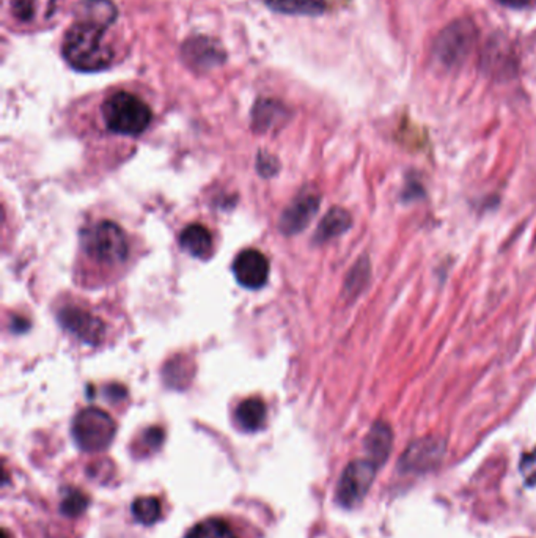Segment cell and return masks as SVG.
<instances>
[{"mask_svg": "<svg viewBox=\"0 0 536 538\" xmlns=\"http://www.w3.org/2000/svg\"><path fill=\"white\" fill-rule=\"evenodd\" d=\"M236 420L244 431H257L265 425L266 406L259 399H247L236 410Z\"/></svg>", "mask_w": 536, "mask_h": 538, "instance_id": "obj_15", "label": "cell"}, {"mask_svg": "<svg viewBox=\"0 0 536 538\" xmlns=\"http://www.w3.org/2000/svg\"><path fill=\"white\" fill-rule=\"evenodd\" d=\"M186 538H236V535L225 521L211 518L192 527Z\"/></svg>", "mask_w": 536, "mask_h": 538, "instance_id": "obj_18", "label": "cell"}, {"mask_svg": "<svg viewBox=\"0 0 536 538\" xmlns=\"http://www.w3.org/2000/svg\"><path fill=\"white\" fill-rule=\"evenodd\" d=\"M391 445H393V433L391 425L385 422H376L373 425L365 439L368 460L374 463L378 468L382 466L391 455Z\"/></svg>", "mask_w": 536, "mask_h": 538, "instance_id": "obj_12", "label": "cell"}, {"mask_svg": "<svg viewBox=\"0 0 536 538\" xmlns=\"http://www.w3.org/2000/svg\"><path fill=\"white\" fill-rule=\"evenodd\" d=\"M233 273L241 286L257 290L269 278V260L257 249H246L234 260Z\"/></svg>", "mask_w": 536, "mask_h": 538, "instance_id": "obj_8", "label": "cell"}, {"mask_svg": "<svg viewBox=\"0 0 536 538\" xmlns=\"http://www.w3.org/2000/svg\"><path fill=\"white\" fill-rule=\"evenodd\" d=\"M519 469H521L525 485L536 487V452L523 454Z\"/></svg>", "mask_w": 536, "mask_h": 538, "instance_id": "obj_22", "label": "cell"}, {"mask_svg": "<svg viewBox=\"0 0 536 538\" xmlns=\"http://www.w3.org/2000/svg\"><path fill=\"white\" fill-rule=\"evenodd\" d=\"M278 163L271 154H261L259 158V171L265 177H272L278 171Z\"/></svg>", "mask_w": 536, "mask_h": 538, "instance_id": "obj_23", "label": "cell"}, {"mask_svg": "<svg viewBox=\"0 0 536 538\" xmlns=\"http://www.w3.org/2000/svg\"><path fill=\"white\" fill-rule=\"evenodd\" d=\"M284 114V109L280 108V104L271 100L259 102L257 108L253 110V125L257 129H268L272 127L278 117Z\"/></svg>", "mask_w": 536, "mask_h": 538, "instance_id": "obj_19", "label": "cell"}, {"mask_svg": "<svg viewBox=\"0 0 536 538\" xmlns=\"http://www.w3.org/2000/svg\"><path fill=\"white\" fill-rule=\"evenodd\" d=\"M87 507H89L87 496L76 489V491H70L65 496L62 506H60V512L64 513L65 516H68V518H76L87 510Z\"/></svg>", "mask_w": 536, "mask_h": 538, "instance_id": "obj_20", "label": "cell"}, {"mask_svg": "<svg viewBox=\"0 0 536 538\" xmlns=\"http://www.w3.org/2000/svg\"><path fill=\"white\" fill-rule=\"evenodd\" d=\"M320 208V196L316 192H303L291 203L285 211L280 221V228L286 234H294L303 232L315 217Z\"/></svg>", "mask_w": 536, "mask_h": 538, "instance_id": "obj_10", "label": "cell"}, {"mask_svg": "<svg viewBox=\"0 0 536 538\" xmlns=\"http://www.w3.org/2000/svg\"><path fill=\"white\" fill-rule=\"evenodd\" d=\"M163 439H164V433H163L161 428H150V430H146L145 441L148 445L159 447L163 444Z\"/></svg>", "mask_w": 536, "mask_h": 538, "instance_id": "obj_24", "label": "cell"}, {"mask_svg": "<svg viewBox=\"0 0 536 538\" xmlns=\"http://www.w3.org/2000/svg\"><path fill=\"white\" fill-rule=\"evenodd\" d=\"M368 269L370 268H368V261L366 260H362L357 265L354 266L351 276L347 279V287H349L351 292H357L362 287L366 286V280H368V276H370Z\"/></svg>", "mask_w": 536, "mask_h": 538, "instance_id": "obj_21", "label": "cell"}, {"mask_svg": "<svg viewBox=\"0 0 536 538\" xmlns=\"http://www.w3.org/2000/svg\"><path fill=\"white\" fill-rule=\"evenodd\" d=\"M101 110L106 127L121 136H139L152 123V109L139 96L127 92L109 96Z\"/></svg>", "mask_w": 536, "mask_h": 538, "instance_id": "obj_2", "label": "cell"}, {"mask_svg": "<svg viewBox=\"0 0 536 538\" xmlns=\"http://www.w3.org/2000/svg\"><path fill=\"white\" fill-rule=\"evenodd\" d=\"M133 515L136 521H139L140 525H152L161 519L163 507H161V502L156 498L144 496V498L134 500Z\"/></svg>", "mask_w": 536, "mask_h": 538, "instance_id": "obj_17", "label": "cell"}, {"mask_svg": "<svg viewBox=\"0 0 536 538\" xmlns=\"http://www.w3.org/2000/svg\"><path fill=\"white\" fill-rule=\"evenodd\" d=\"M83 249L90 259L101 265H120L127 257V234L117 224L98 222L83 234Z\"/></svg>", "mask_w": 536, "mask_h": 538, "instance_id": "obj_3", "label": "cell"}, {"mask_svg": "<svg viewBox=\"0 0 536 538\" xmlns=\"http://www.w3.org/2000/svg\"><path fill=\"white\" fill-rule=\"evenodd\" d=\"M115 20L117 8L112 0H83L76 7V21L65 35V60L83 73L109 68L114 51L104 39Z\"/></svg>", "mask_w": 536, "mask_h": 538, "instance_id": "obj_1", "label": "cell"}, {"mask_svg": "<svg viewBox=\"0 0 536 538\" xmlns=\"http://www.w3.org/2000/svg\"><path fill=\"white\" fill-rule=\"evenodd\" d=\"M268 7L277 13L316 16L324 13L326 0H268Z\"/></svg>", "mask_w": 536, "mask_h": 538, "instance_id": "obj_16", "label": "cell"}, {"mask_svg": "<svg viewBox=\"0 0 536 538\" xmlns=\"http://www.w3.org/2000/svg\"><path fill=\"white\" fill-rule=\"evenodd\" d=\"M447 444L441 437H425L410 443L400 458L398 468L408 474H420L435 469L445 455Z\"/></svg>", "mask_w": 536, "mask_h": 538, "instance_id": "obj_7", "label": "cell"}, {"mask_svg": "<svg viewBox=\"0 0 536 538\" xmlns=\"http://www.w3.org/2000/svg\"><path fill=\"white\" fill-rule=\"evenodd\" d=\"M477 31L470 21H456L450 24L435 41V54L445 66H456L472 51Z\"/></svg>", "mask_w": 536, "mask_h": 538, "instance_id": "obj_5", "label": "cell"}, {"mask_svg": "<svg viewBox=\"0 0 536 538\" xmlns=\"http://www.w3.org/2000/svg\"><path fill=\"white\" fill-rule=\"evenodd\" d=\"M497 2H500L502 5H506V7L521 8L525 7L530 0H497Z\"/></svg>", "mask_w": 536, "mask_h": 538, "instance_id": "obj_25", "label": "cell"}, {"mask_svg": "<svg viewBox=\"0 0 536 538\" xmlns=\"http://www.w3.org/2000/svg\"><path fill=\"white\" fill-rule=\"evenodd\" d=\"M4 538H8L7 532L4 531Z\"/></svg>", "mask_w": 536, "mask_h": 538, "instance_id": "obj_26", "label": "cell"}, {"mask_svg": "<svg viewBox=\"0 0 536 538\" xmlns=\"http://www.w3.org/2000/svg\"><path fill=\"white\" fill-rule=\"evenodd\" d=\"M58 318L65 330L71 331L75 336L90 345L101 342L106 332V326L100 318L93 317L90 312L83 311L79 307H65Z\"/></svg>", "mask_w": 536, "mask_h": 538, "instance_id": "obj_9", "label": "cell"}, {"mask_svg": "<svg viewBox=\"0 0 536 538\" xmlns=\"http://www.w3.org/2000/svg\"><path fill=\"white\" fill-rule=\"evenodd\" d=\"M183 56L188 64L200 70L215 68L225 60V52L222 51L221 46L208 37L188 40L183 46Z\"/></svg>", "mask_w": 536, "mask_h": 538, "instance_id": "obj_11", "label": "cell"}, {"mask_svg": "<svg viewBox=\"0 0 536 538\" xmlns=\"http://www.w3.org/2000/svg\"><path fill=\"white\" fill-rule=\"evenodd\" d=\"M180 243L186 252L197 259H206L213 252V236L206 227L200 224H192L183 230Z\"/></svg>", "mask_w": 536, "mask_h": 538, "instance_id": "obj_13", "label": "cell"}, {"mask_svg": "<svg viewBox=\"0 0 536 538\" xmlns=\"http://www.w3.org/2000/svg\"><path fill=\"white\" fill-rule=\"evenodd\" d=\"M351 224H353V219L347 209L332 208L328 215L324 216V219L320 224L318 232H316V241L324 243V241L337 238L349 230Z\"/></svg>", "mask_w": 536, "mask_h": 538, "instance_id": "obj_14", "label": "cell"}, {"mask_svg": "<svg viewBox=\"0 0 536 538\" xmlns=\"http://www.w3.org/2000/svg\"><path fill=\"white\" fill-rule=\"evenodd\" d=\"M378 466L370 460H356L349 463L341 474L337 500L345 508H354L364 500L372 488Z\"/></svg>", "mask_w": 536, "mask_h": 538, "instance_id": "obj_6", "label": "cell"}, {"mask_svg": "<svg viewBox=\"0 0 536 538\" xmlns=\"http://www.w3.org/2000/svg\"><path fill=\"white\" fill-rule=\"evenodd\" d=\"M115 425L114 419L108 412L98 408H87L77 414L73 422V437L79 449L83 452H101L108 449L114 441Z\"/></svg>", "mask_w": 536, "mask_h": 538, "instance_id": "obj_4", "label": "cell"}]
</instances>
